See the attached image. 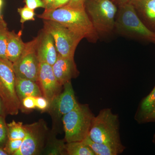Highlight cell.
I'll use <instances>...</instances> for the list:
<instances>
[{"instance_id":"1","label":"cell","mask_w":155,"mask_h":155,"mask_svg":"<svg viewBox=\"0 0 155 155\" xmlns=\"http://www.w3.org/2000/svg\"><path fill=\"white\" fill-rule=\"evenodd\" d=\"M37 17L43 20L55 21L90 42L96 43L100 38L84 8L64 6L54 10H45Z\"/></svg>"},{"instance_id":"2","label":"cell","mask_w":155,"mask_h":155,"mask_svg":"<svg viewBox=\"0 0 155 155\" xmlns=\"http://www.w3.org/2000/svg\"><path fill=\"white\" fill-rule=\"evenodd\" d=\"M114 31L121 36L155 44V34L140 19L131 3L118 7Z\"/></svg>"},{"instance_id":"3","label":"cell","mask_w":155,"mask_h":155,"mask_svg":"<svg viewBox=\"0 0 155 155\" xmlns=\"http://www.w3.org/2000/svg\"><path fill=\"white\" fill-rule=\"evenodd\" d=\"M119 116L110 108L102 109L93 120L89 136L94 141L114 146L125 147L120 137Z\"/></svg>"},{"instance_id":"4","label":"cell","mask_w":155,"mask_h":155,"mask_svg":"<svg viewBox=\"0 0 155 155\" xmlns=\"http://www.w3.org/2000/svg\"><path fill=\"white\" fill-rule=\"evenodd\" d=\"M95 115L87 104H81L62 117L67 143L81 141L89 135Z\"/></svg>"},{"instance_id":"5","label":"cell","mask_w":155,"mask_h":155,"mask_svg":"<svg viewBox=\"0 0 155 155\" xmlns=\"http://www.w3.org/2000/svg\"><path fill=\"white\" fill-rule=\"evenodd\" d=\"M84 8L99 37L114 31L118 7L111 0H87Z\"/></svg>"},{"instance_id":"6","label":"cell","mask_w":155,"mask_h":155,"mask_svg":"<svg viewBox=\"0 0 155 155\" xmlns=\"http://www.w3.org/2000/svg\"><path fill=\"white\" fill-rule=\"evenodd\" d=\"M16 77L11 63L0 59V98L7 114L15 116L21 108L16 92Z\"/></svg>"},{"instance_id":"7","label":"cell","mask_w":155,"mask_h":155,"mask_svg":"<svg viewBox=\"0 0 155 155\" xmlns=\"http://www.w3.org/2000/svg\"><path fill=\"white\" fill-rule=\"evenodd\" d=\"M43 21V29L53 36L58 54L74 59L75 50L83 38L58 22L49 20Z\"/></svg>"},{"instance_id":"8","label":"cell","mask_w":155,"mask_h":155,"mask_svg":"<svg viewBox=\"0 0 155 155\" xmlns=\"http://www.w3.org/2000/svg\"><path fill=\"white\" fill-rule=\"evenodd\" d=\"M38 36L25 43L22 54L12 64L16 77L26 78L37 82L40 62L37 53Z\"/></svg>"},{"instance_id":"9","label":"cell","mask_w":155,"mask_h":155,"mask_svg":"<svg viewBox=\"0 0 155 155\" xmlns=\"http://www.w3.org/2000/svg\"><path fill=\"white\" fill-rule=\"evenodd\" d=\"M37 82L43 96L47 99L50 103L61 93L63 87L58 82L54 74L52 66L46 63H40Z\"/></svg>"},{"instance_id":"10","label":"cell","mask_w":155,"mask_h":155,"mask_svg":"<svg viewBox=\"0 0 155 155\" xmlns=\"http://www.w3.org/2000/svg\"><path fill=\"white\" fill-rule=\"evenodd\" d=\"M25 130V137L20 148L14 155L37 154L40 150L43 137V128L39 122L24 125Z\"/></svg>"},{"instance_id":"11","label":"cell","mask_w":155,"mask_h":155,"mask_svg":"<svg viewBox=\"0 0 155 155\" xmlns=\"http://www.w3.org/2000/svg\"><path fill=\"white\" fill-rule=\"evenodd\" d=\"M75 98L71 81L63 85V91L50 103L51 108L59 117H63L79 105Z\"/></svg>"},{"instance_id":"12","label":"cell","mask_w":155,"mask_h":155,"mask_svg":"<svg viewBox=\"0 0 155 155\" xmlns=\"http://www.w3.org/2000/svg\"><path fill=\"white\" fill-rule=\"evenodd\" d=\"M38 36L37 53L39 61L53 66L58 55L54 39L51 34L44 29H42Z\"/></svg>"},{"instance_id":"13","label":"cell","mask_w":155,"mask_h":155,"mask_svg":"<svg viewBox=\"0 0 155 155\" xmlns=\"http://www.w3.org/2000/svg\"><path fill=\"white\" fill-rule=\"evenodd\" d=\"M52 68L58 82L62 86L79 75L74 59L64 58L59 54Z\"/></svg>"},{"instance_id":"14","label":"cell","mask_w":155,"mask_h":155,"mask_svg":"<svg viewBox=\"0 0 155 155\" xmlns=\"http://www.w3.org/2000/svg\"><path fill=\"white\" fill-rule=\"evenodd\" d=\"M131 3L140 19L155 34V0H133Z\"/></svg>"},{"instance_id":"15","label":"cell","mask_w":155,"mask_h":155,"mask_svg":"<svg viewBox=\"0 0 155 155\" xmlns=\"http://www.w3.org/2000/svg\"><path fill=\"white\" fill-rule=\"evenodd\" d=\"M22 31H20L18 33H16L14 31L8 32L7 58L12 64L19 59L25 48V43L22 41Z\"/></svg>"},{"instance_id":"16","label":"cell","mask_w":155,"mask_h":155,"mask_svg":"<svg viewBox=\"0 0 155 155\" xmlns=\"http://www.w3.org/2000/svg\"><path fill=\"white\" fill-rule=\"evenodd\" d=\"M15 87L17 96L20 103L22 100L26 97L43 96L37 82L30 79L16 77Z\"/></svg>"},{"instance_id":"17","label":"cell","mask_w":155,"mask_h":155,"mask_svg":"<svg viewBox=\"0 0 155 155\" xmlns=\"http://www.w3.org/2000/svg\"><path fill=\"white\" fill-rule=\"evenodd\" d=\"M82 141L91 149L95 155H118L122 153L125 149V147L114 146L96 142L92 140L89 135Z\"/></svg>"},{"instance_id":"18","label":"cell","mask_w":155,"mask_h":155,"mask_svg":"<svg viewBox=\"0 0 155 155\" xmlns=\"http://www.w3.org/2000/svg\"><path fill=\"white\" fill-rule=\"evenodd\" d=\"M155 107V86L152 91L140 103L135 116L137 122H141Z\"/></svg>"},{"instance_id":"19","label":"cell","mask_w":155,"mask_h":155,"mask_svg":"<svg viewBox=\"0 0 155 155\" xmlns=\"http://www.w3.org/2000/svg\"><path fill=\"white\" fill-rule=\"evenodd\" d=\"M67 155H95L93 151L83 141H74L66 144Z\"/></svg>"},{"instance_id":"20","label":"cell","mask_w":155,"mask_h":155,"mask_svg":"<svg viewBox=\"0 0 155 155\" xmlns=\"http://www.w3.org/2000/svg\"><path fill=\"white\" fill-rule=\"evenodd\" d=\"M8 139L23 140L25 135V130L22 122L13 120L7 124Z\"/></svg>"},{"instance_id":"21","label":"cell","mask_w":155,"mask_h":155,"mask_svg":"<svg viewBox=\"0 0 155 155\" xmlns=\"http://www.w3.org/2000/svg\"><path fill=\"white\" fill-rule=\"evenodd\" d=\"M9 31L7 25L3 26L0 29V59L8 63H11L8 60L7 55Z\"/></svg>"},{"instance_id":"22","label":"cell","mask_w":155,"mask_h":155,"mask_svg":"<svg viewBox=\"0 0 155 155\" xmlns=\"http://www.w3.org/2000/svg\"><path fill=\"white\" fill-rule=\"evenodd\" d=\"M35 10L31 9L26 6L17 9V11L20 15V22L24 24L28 21H34L35 20Z\"/></svg>"},{"instance_id":"23","label":"cell","mask_w":155,"mask_h":155,"mask_svg":"<svg viewBox=\"0 0 155 155\" xmlns=\"http://www.w3.org/2000/svg\"><path fill=\"white\" fill-rule=\"evenodd\" d=\"M23 140L8 139L4 149L8 155H14L20 148Z\"/></svg>"},{"instance_id":"24","label":"cell","mask_w":155,"mask_h":155,"mask_svg":"<svg viewBox=\"0 0 155 155\" xmlns=\"http://www.w3.org/2000/svg\"><path fill=\"white\" fill-rule=\"evenodd\" d=\"M5 116H0V147L3 148L8 140V127Z\"/></svg>"},{"instance_id":"25","label":"cell","mask_w":155,"mask_h":155,"mask_svg":"<svg viewBox=\"0 0 155 155\" xmlns=\"http://www.w3.org/2000/svg\"><path fill=\"white\" fill-rule=\"evenodd\" d=\"M22 106L26 110H31L36 107V97H26L21 101V107Z\"/></svg>"},{"instance_id":"26","label":"cell","mask_w":155,"mask_h":155,"mask_svg":"<svg viewBox=\"0 0 155 155\" xmlns=\"http://www.w3.org/2000/svg\"><path fill=\"white\" fill-rule=\"evenodd\" d=\"M25 6L31 9L35 10L38 8L45 9V5L43 0H23Z\"/></svg>"},{"instance_id":"27","label":"cell","mask_w":155,"mask_h":155,"mask_svg":"<svg viewBox=\"0 0 155 155\" xmlns=\"http://www.w3.org/2000/svg\"><path fill=\"white\" fill-rule=\"evenodd\" d=\"M50 102L45 97L39 96L36 97V107L39 110L44 111L49 107Z\"/></svg>"},{"instance_id":"28","label":"cell","mask_w":155,"mask_h":155,"mask_svg":"<svg viewBox=\"0 0 155 155\" xmlns=\"http://www.w3.org/2000/svg\"><path fill=\"white\" fill-rule=\"evenodd\" d=\"M86 1L87 0H71L66 6L73 8H84Z\"/></svg>"},{"instance_id":"29","label":"cell","mask_w":155,"mask_h":155,"mask_svg":"<svg viewBox=\"0 0 155 155\" xmlns=\"http://www.w3.org/2000/svg\"><path fill=\"white\" fill-rule=\"evenodd\" d=\"M71 0H54L52 8L51 10H54L67 5Z\"/></svg>"},{"instance_id":"30","label":"cell","mask_w":155,"mask_h":155,"mask_svg":"<svg viewBox=\"0 0 155 155\" xmlns=\"http://www.w3.org/2000/svg\"><path fill=\"white\" fill-rule=\"evenodd\" d=\"M155 107L150 113L145 117L142 122H155Z\"/></svg>"},{"instance_id":"31","label":"cell","mask_w":155,"mask_h":155,"mask_svg":"<svg viewBox=\"0 0 155 155\" xmlns=\"http://www.w3.org/2000/svg\"><path fill=\"white\" fill-rule=\"evenodd\" d=\"M117 7L132 2L133 0H111Z\"/></svg>"},{"instance_id":"32","label":"cell","mask_w":155,"mask_h":155,"mask_svg":"<svg viewBox=\"0 0 155 155\" xmlns=\"http://www.w3.org/2000/svg\"><path fill=\"white\" fill-rule=\"evenodd\" d=\"M45 5V10H50L52 8L54 0H43Z\"/></svg>"},{"instance_id":"33","label":"cell","mask_w":155,"mask_h":155,"mask_svg":"<svg viewBox=\"0 0 155 155\" xmlns=\"http://www.w3.org/2000/svg\"><path fill=\"white\" fill-rule=\"evenodd\" d=\"M6 114H7L6 113L5 108L3 104L2 101L0 98V116H6Z\"/></svg>"},{"instance_id":"34","label":"cell","mask_w":155,"mask_h":155,"mask_svg":"<svg viewBox=\"0 0 155 155\" xmlns=\"http://www.w3.org/2000/svg\"><path fill=\"white\" fill-rule=\"evenodd\" d=\"M6 25H7V23H6L5 21L4 20L3 17H2L0 18V29L3 26Z\"/></svg>"},{"instance_id":"35","label":"cell","mask_w":155,"mask_h":155,"mask_svg":"<svg viewBox=\"0 0 155 155\" xmlns=\"http://www.w3.org/2000/svg\"><path fill=\"white\" fill-rule=\"evenodd\" d=\"M0 155H8V154L4 149V148L0 147Z\"/></svg>"},{"instance_id":"36","label":"cell","mask_w":155,"mask_h":155,"mask_svg":"<svg viewBox=\"0 0 155 155\" xmlns=\"http://www.w3.org/2000/svg\"><path fill=\"white\" fill-rule=\"evenodd\" d=\"M3 4H4L3 0H0V9H2V8Z\"/></svg>"},{"instance_id":"37","label":"cell","mask_w":155,"mask_h":155,"mask_svg":"<svg viewBox=\"0 0 155 155\" xmlns=\"http://www.w3.org/2000/svg\"><path fill=\"white\" fill-rule=\"evenodd\" d=\"M2 17L3 16H2V14H1V9H0V18Z\"/></svg>"},{"instance_id":"38","label":"cell","mask_w":155,"mask_h":155,"mask_svg":"<svg viewBox=\"0 0 155 155\" xmlns=\"http://www.w3.org/2000/svg\"><path fill=\"white\" fill-rule=\"evenodd\" d=\"M153 142L155 144V135L154 136V137Z\"/></svg>"}]
</instances>
